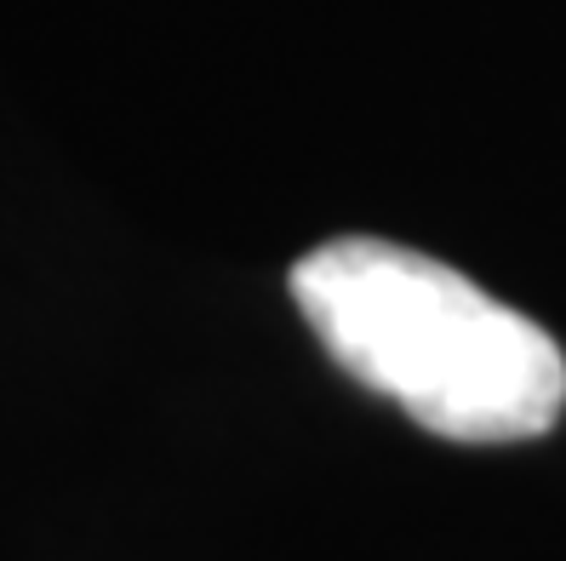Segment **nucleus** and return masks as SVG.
<instances>
[{
  "label": "nucleus",
  "instance_id": "f257e3e1",
  "mask_svg": "<svg viewBox=\"0 0 566 561\" xmlns=\"http://www.w3.org/2000/svg\"><path fill=\"white\" fill-rule=\"evenodd\" d=\"M292 299L349 378L447 441H532L566 407L560 344L429 252L326 241L292 263Z\"/></svg>",
  "mask_w": 566,
  "mask_h": 561
}]
</instances>
